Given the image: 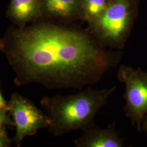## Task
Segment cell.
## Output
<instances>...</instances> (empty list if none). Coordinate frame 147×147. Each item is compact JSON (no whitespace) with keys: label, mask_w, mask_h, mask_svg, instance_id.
Instances as JSON below:
<instances>
[{"label":"cell","mask_w":147,"mask_h":147,"mask_svg":"<svg viewBox=\"0 0 147 147\" xmlns=\"http://www.w3.org/2000/svg\"><path fill=\"white\" fill-rule=\"evenodd\" d=\"M16 86L82 90L96 84L121 60L82 32L51 24L11 30L0 42Z\"/></svg>","instance_id":"1"},{"label":"cell","mask_w":147,"mask_h":147,"mask_svg":"<svg viewBox=\"0 0 147 147\" xmlns=\"http://www.w3.org/2000/svg\"><path fill=\"white\" fill-rule=\"evenodd\" d=\"M116 88L113 86L94 89L89 86L75 94L43 97L40 105L50 121L49 131L54 136H61L73 131H82L94 125L95 116Z\"/></svg>","instance_id":"2"},{"label":"cell","mask_w":147,"mask_h":147,"mask_svg":"<svg viewBox=\"0 0 147 147\" xmlns=\"http://www.w3.org/2000/svg\"><path fill=\"white\" fill-rule=\"evenodd\" d=\"M134 19L130 0H112L100 18L92 24V28L101 42L121 47L130 31Z\"/></svg>","instance_id":"3"},{"label":"cell","mask_w":147,"mask_h":147,"mask_svg":"<svg viewBox=\"0 0 147 147\" xmlns=\"http://www.w3.org/2000/svg\"><path fill=\"white\" fill-rule=\"evenodd\" d=\"M117 78L125 85L124 111L138 132H142L143 117L147 113V73L140 68L121 65Z\"/></svg>","instance_id":"4"},{"label":"cell","mask_w":147,"mask_h":147,"mask_svg":"<svg viewBox=\"0 0 147 147\" xmlns=\"http://www.w3.org/2000/svg\"><path fill=\"white\" fill-rule=\"evenodd\" d=\"M7 109L16 126V134L12 141L18 147L20 146L25 137L34 135L39 130L48 129L50 126L47 115L30 100L18 93L11 95Z\"/></svg>","instance_id":"5"},{"label":"cell","mask_w":147,"mask_h":147,"mask_svg":"<svg viewBox=\"0 0 147 147\" xmlns=\"http://www.w3.org/2000/svg\"><path fill=\"white\" fill-rule=\"evenodd\" d=\"M74 141L76 147H122L124 140L116 129L115 121L105 128L96 124L89 126Z\"/></svg>","instance_id":"6"},{"label":"cell","mask_w":147,"mask_h":147,"mask_svg":"<svg viewBox=\"0 0 147 147\" xmlns=\"http://www.w3.org/2000/svg\"><path fill=\"white\" fill-rule=\"evenodd\" d=\"M42 12V0H11L8 9L9 16L21 27Z\"/></svg>","instance_id":"7"},{"label":"cell","mask_w":147,"mask_h":147,"mask_svg":"<svg viewBox=\"0 0 147 147\" xmlns=\"http://www.w3.org/2000/svg\"><path fill=\"white\" fill-rule=\"evenodd\" d=\"M42 11L49 16L72 17L81 9V0H42Z\"/></svg>","instance_id":"8"},{"label":"cell","mask_w":147,"mask_h":147,"mask_svg":"<svg viewBox=\"0 0 147 147\" xmlns=\"http://www.w3.org/2000/svg\"><path fill=\"white\" fill-rule=\"evenodd\" d=\"M109 0H81V9L84 17L91 24L97 21L105 11Z\"/></svg>","instance_id":"9"},{"label":"cell","mask_w":147,"mask_h":147,"mask_svg":"<svg viewBox=\"0 0 147 147\" xmlns=\"http://www.w3.org/2000/svg\"><path fill=\"white\" fill-rule=\"evenodd\" d=\"M0 125L14 126V122L11 119L7 108L0 109Z\"/></svg>","instance_id":"10"},{"label":"cell","mask_w":147,"mask_h":147,"mask_svg":"<svg viewBox=\"0 0 147 147\" xmlns=\"http://www.w3.org/2000/svg\"><path fill=\"white\" fill-rule=\"evenodd\" d=\"M12 140L8 136L5 125H0V147H9Z\"/></svg>","instance_id":"11"},{"label":"cell","mask_w":147,"mask_h":147,"mask_svg":"<svg viewBox=\"0 0 147 147\" xmlns=\"http://www.w3.org/2000/svg\"><path fill=\"white\" fill-rule=\"evenodd\" d=\"M141 130L144 132L147 136V113L143 117L141 125Z\"/></svg>","instance_id":"12"},{"label":"cell","mask_w":147,"mask_h":147,"mask_svg":"<svg viewBox=\"0 0 147 147\" xmlns=\"http://www.w3.org/2000/svg\"><path fill=\"white\" fill-rule=\"evenodd\" d=\"M7 105H8V103L3 98L1 93V92L0 90V109L7 108Z\"/></svg>","instance_id":"13"}]
</instances>
